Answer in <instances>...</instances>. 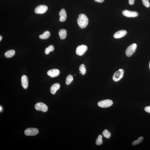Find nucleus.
I'll return each mask as SVG.
<instances>
[{
    "mask_svg": "<svg viewBox=\"0 0 150 150\" xmlns=\"http://www.w3.org/2000/svg\"><path fill=\"white\" fill-rule=\"evenodd\" d=\"M77 21L79 27L81 28H84L88 25V19L85 15L84 14H81L79 15Z\"/></svg>",
    "mask_w": 150,
    "mask_h": 150,
    "instance_id": "obj_1",
    "label": "nucleus"
},
{
    "mask_svg": "<svg viewBox=\"0 0 150 150\" xmlns=\"http://www.w3.org/2000/svg\"><path fill=\"white\" fill-rule=\"evenodd\" d=\"M124 74V70L122 69H120L114 73L112 79L114 82H117L123 78Z\"/></svg>",
    "mask_w": 150,
    "mask_h": 150,
    "instance_id": "obj_2",
    "label": "nucleus"
},
{
    "mask_svg": "<svg viewBox=\"0 0 150 150\" xmlns=\"http://www.w3.org/2000/svg\"><path fill=\"white\" fill-rule=\"evenodd\" d=\"M137 47V45L135 43H133L130 45L126 50L125 53L126 56L128 57L132 56L135 52Z\"/></svg>",
    "mask_w": 150,
    "mask_h": 150,
    "instance_id": "obj_3",
    "label": "nucleus"
},
{
    "mask_svg": "<svg viewBox=\"0 0 150 150\" xmlns=\"http://www.w3.org/2000/svg\"><path fill=\"white\" fill-rule=\"evenodd\" d=\"M113 103V102L111 100L107 99L99 102L98 104L100 107L105 108L110 107L112 105Z\"/></svg>",
    "mask_w": 150,
    "mask_h": 150,
    "instance_id": "obj_4",
    "label": "nucleus"
},
{
    "mask_svg": "<svg viewBox=\"0 0 150 150\" xmlns=\"http://www.w3.org/2000/svg\"><path fill=\"white\" fill-rule=\"evenodd\" d=\"M87 49V47L85 45H80L77 47L76 49V54L78 56H82L85 54Z\"/></svg>",
    "mask_w": 150,
    "mask_h": 150,
    "instance_id": "obj_5",
    "label": "nucleus"
},
{
    "mask_svg": "<svg viewBox=\"0 0 150 150\" xmlns=\"http://www.w3.org/2000/svg\"><path fill=\"white\" fill-rule=\"evenodd\" d=\"M35 109L38 111L44 112H47L48 110L47 106L43 103L39 102L37 103L35 106Z\"/></svg>",
    "mask_w": 150,
    "mask_h": 150,
    "instance_id": "obj_6",
    "label": "nucleus"
},
{
    "mask_svg": "<svg viewBox=\"0 0 150 150\" xmlns=\"http://www.w3.org/2000/svg\"><path fill=\"white\" fill-rule=\"evenodd\" d=\"M24 133L27 136H35L38 133L39 131L36 128H29L26 130Z\"/></svg>",
    "mask_w": 150,
    "mask_h": 150,
    "instance_id": "obj_7",
    "label": "nucleus"
},
{
    "mask_svg": "<svg viewBox=\"0 0 150 150\" xmlns=\"http://www.w3.org/2000/svg\"><path fill=\"white\" fill-rule=\"evenodd\" d=\"M48 9V7L47 6L41 5L38 6L36 8L35 10V13L37 14H43L46 12Z\"/></svg>",
    "mask_w": 150,
    "mask_h": 150,
    "instance_id": "obj_8",
    "label": "nucleus"
},
{
    "mask_svg": "<svg viewBox=\"0 0 150 150\" xmlns=\"http://www.w3.org/2000/svg\"><path fill=\"white\" fill-rule=\"evenodd\" d=\"M122 14L125 16L129 17H137L138 13L137 12L125 10L122 12Z\"/></svg>",
    "mask_w": 150,
    "mask_h": 150,
    "instance_id": "obj_9",
    "label": "nucleus"
},
{
    "mask_svg": "<svg viewBox=\"0 0 150 150\" xmlns=\"http://www.w3.org/2000/svg\"><path fill=\"white\" fill-rule=\"evenodd\" d=\"M60 73V71L56 69L49 70L47 72V74L48 76L53 78L58 76Z\"/></svg>",
    "mask_w": 150,
    "mask_h": 150,
    "instance_id": "obj_10",
    "label": "nucleus"
},
{
    "mask_svg": "<svg viewBox=\"0 0 150 150\" xmlns=\"http://www.w3.org/2000/svg\"><path fill=\"white\" fill-rule=\"evenodd\" d=\"M21 80L23 87L26 89L28 87V79L27 76L25 75H23L21 77Z\"/></svg>",
    "mask_w": 150,
    "mask_h": 150,
    "instance_id": "obj_11",
    "label": "nucleus"
},
{
    "mask_svg": "<svg viewBox=\"0 0 150 150\" xmlns=\"http://www.w3.org/2000/svg\"><path fill=\"white\" fill-rule=\"evenodd\" d=\"M127 31L125 30H121L117 31L114 35L115 38H119L125 36L127 34Z\"/></svg>",
    "mask_w": 150,
    "mask_h": 150,
    "instance_id": "obj_12",
    "label": "nucleus"
},
{
    "mask_svg": "<svg viewBox=\"0 0 150 150\" xmlns=\"http://www.w3.org/2000/svg\"><path fill=\"white\" fill-rule=\"evenodd\" d=\"M59 15L60 16V17L59 20L61 21H64L66 20L67 15L66 10L64 9H62L60 11L59 13Z\"/></svg>",
    "mask_w": 150,
    "mask_h": 150,
    "instance_id": "obj_13",
    "label": "nucleus"
},
{
    "mask_svg": "<svg viewBox=\"0 0 150 150\" xmlns=\"http://www.w3.org/2000/svg\"><path fill=\"white\" fill-rule=\"evenodd\" d=\"M60 87V85L58 83H56L53 84L50 88L51 93L53 94H56L57 91Z\"/></svg>",
    "mask_w": 150,
    "mask_h": 150,
    "instance_id": "obj_14",
    "label": "nucleus"
},
{
    "mask_svg": "<svg viewBox=\"0 0 150 150\" xmlns=\"http://www.w3.org/2000/svg\"><path fill=\"white\" fill-rule=\"evenodd\" d=\"M59 35L61 39H64L66 38V31L65 29H61L59 31Z\"/></svg>",
    "mask_w": 150,
    "mask_h": 150,
    "instance_id": "obj_15",
    "label": "nucleus"
},
{
    "mask_svg": "<svg viewBox=\"0 0 150 150\" xmlns=\"http://www.w3.org/2000/svg\"><path fill=\"white\" fill-rule=\"evenodd\" d=\"M15 54V51L13 50H8L5 53V56L7 58H11L14 56Z\"/></svg>",
    "mask_w": 150,
    "mask_h": 150,
    "instance_id": "obj_16",
    "label": "nucleus"
},
{
    "mask_svg": "<svg viewBox=\"0 0 150 150\" xmlns=\"http://www.w3.org/2000/svg\"><path fill=\"white\" fill-rule=\"evenodd\" d=\"M50 33L48 31H46L43 33V34L39 35V38L42 39H48L50 37Z\"/></svg>",
    "mask_w": 150,
    "mask_h": 150,
    "instance_id": "obj_17",
    "label": "nucleus"
},
{
    "mask_svg": "<svg viewBox=\"0 0 150 150\" xmlns=\"http://www.w3.org/2000/svg\"><path fill=\"white\" fill-rule=\"evenodd\" d=\"M54 48L52 45H50L45 49V54L48 55L51 52L54 50Z\"/></svg>",
    "mask_w": 150,
    "mask_h": 150,
    "instance_id": "obj_18",
    "label": "nucleus"
},
{
    "mask_svg": "<svg viewBox=\"0 0 150 150\" xmlns=\"http://www.w3.org/2000/svg\"><path fill=\"white\" fill-rule=\"evenodd\" d=\"M79 71L81 74L83 75L85 74L86 72V70L84 65V64H82L80 66Z\"/></svg>",
    "mask_w": 150,
    "mask_h": 150,
    "instance_id": "obj_19",
    "label": "nucleus"
},
{
    "mask_svg": "<svg viewBox=\"0 0 150 150\" xmlns=\"http://www.w3.org/2000/svg\"><path fill=\"white\" fill-rule=\"evenodd\" d=\"M73 80V77L72 75H69L67 77L66 79V83L67 85H69L71 84Z\"/></svg>",
    "mask_w": 150,
    "mask_h": 150,
    "instance_id": "obj_20",
    "label": "nucleus"
},
{
    "mask_svg": "<svg viewBox=\"0 0 150 150\" xmlns=\"http://www.w3.org/2000/svg\"><path fill=\"white\" fill-rule=\"evenodd\" d=\"M102 135L107 139H109L111 137V134L107 130L105 129L103 132Z\"/></svg>",
    "mask_w": 150,
    "mask_h": 150,
    "instance_id": "obj_21",
    "label": "nucleus"
},
{
    "mask_svg": "<svg viewBox=\"0 0 150 150\" xmlns=\"http://www.w3.org/2000/svg\"><path fill=\"white\" fill-rule=\"evenodd\" d=\"M102 137L101 135H99L98 136V138L96 140V145H100L102 144L103 141L102 140Z\"/></svg>",
    "mask_w": 150,
    "mask_h": 150,
    "instance_id": "obj_22",
    "label": "nucleus"
},
{
    "mask_svg": "<svg viewBox=\"0 0 150 150\" xmlns=\"http://www.w3.org/2000/svg\"><path fill=\"white\" fill-rule=\"evenodd\" d=\"M143 137H140L139 139L138 140L134 141L132 143V145L133 146H135L137 145L143 141Z\"/></svg>",
    "mask_w": 150,
    "mask_h": 150,
    "instance_id": "obj_23",
    "label": "nucleus"
},
{
    "mask_svg": "<svg viewBox=\"0 0 150 150\" xmlns=\"http://www.w3.org/2000/svg\"><path fill=\"white\" fill-rule=\"evenodd\" d=\"M143 4L145 7L149 8L150 7V4L149 0H142Z\"/></svg>",
    "mask_w": 150,
    "mask_h": 150,
    "instance_id": "obj_24",
    "label": "nucleus"
},
{
    "mask_svg": "<svg viewBox=\"0 0 150 150\" xmlns=\"http://www.w3.org/2000/svg\"><path fill=\"white\" fill-rule=\"evenodd\" d=\"M145 111L148 113H150V106H147L145 108Z\"/></svg>",
    "mask_w": 150,
    "mask_h": 150,
    "instance_id": "obj_25",
    "label": "nucleus"
},
{
    "mask_svg": "<svg viewBox=\"0 0 150 150\" xmlns=\"http://www.w3.org/2000/svg\"><path fill=\"white\" fill-rule=\"evenodd\" d=\"M135 0H129V4L132 5L134 4Z\"/></svg>",
    "mask_w": 150,
    "mask_h": 150,
    "instance_id": "obj_26",
    "label": "nucleus"
},
{
    "mask_svg": "<svg viewBox=\"0 0 150 150\" xmlns=\"http://www.w3.org/2000/svg\"><path fill=\"white\" fill-rule=\"evenodd\" d=\"M94 0L98 2L102 3L103 1L104 0Z\"/></svg>",
    "mask_w": 150,
    "mask_h": 150,
    "instance_id": "obj_27",
    "label": "nucleus"
},
{
    "mask_svg": "<svg viewBox=\"0 0 150 150\" xmlns=\"http://www.w3.org/2000/svg\"><path fill=\"white\" fill-rule=\"evenodd\" d=\"M2 38V37L0 35V41H1Z\"/></svg>",
    "mask_w": 150,
    "mask_h": 150,
    "instance_id": "obj_28",
    "label": "nucleus"
},
{
    "mask_svg": "<svg viewBox=\"0 0 150 150\" xmlns=\"http://www.w3.org/2000/svg\"><path fill=\"white\" fill-rule=\"evenodd\" d=\"M0 111H1L2 109V108L1 106H0Z\"/></svg>",
    "mask_w": 150,
    "mask_h": 150,
    "instance_id": "obj_29",
    "label": "nucleus"
},
{
    "mask_svg": "<svg viewBox=\"0 0 150 150\" xmlns=\"http://www.w3.org/2000/svg\"><path fill=\"white\" fill-rule=\"evenodd\" d=\"M149 67H150V63H149Z\"/></svg>",
    "mask_w": 150,
    "mask_h": 150,
    "instance_id": "obj_30",
    "label": "nucleus"
}]
</instances>
